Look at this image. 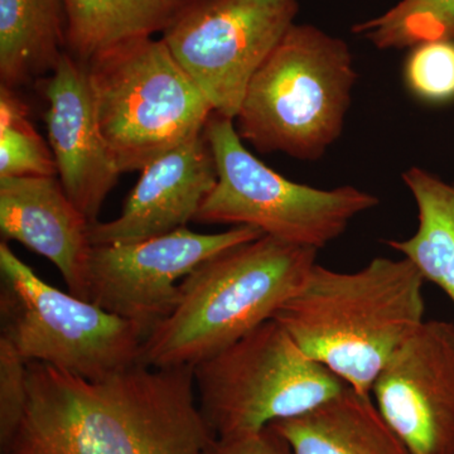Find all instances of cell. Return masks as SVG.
Masks as SVG:
<instances>
[{"label":"cell","mask_w":454,"mask_h":454,"mask_svg":"<svg viewBox=\"0 0 454 454\" xmlns=\"http://www.w3.org/2000/svg\"><path fill=\"white\" fill-rule=\"evenodd\" d=\"M215 438L193 366L134 365L86 380L28 363V400L0 454H203Z\"/></svg>","instance_id":"cell-1"},{"label":"cell","mask_w":454,"mask_h":454,"mask_svg":"<svg viewBox=\"0 0 454 454\" xmlns=\"http://www.w3.org/2000/svg\"><path fill=\"white\" fill-rule=\"evenodd\" d=\"M426 280L406 258L340 273L316 264L273 317L301 351L364 394L423 324Z\"/></svg>","instance_id":"cell-2"},{"label":"cell","mask_w":454,"mask_h":454,"mask_svg":"<svg viewBox=\"0 0 454 454\" xmlns=\"http://www.w3.org/2000/svg\"><path fill=\"white\" fill-rule=\"evenodd\" d=\"M316 255L262 235L206 260L179 284L177 306L146 336L140 364L195 366L223 351L276 316Z\"/></svg>","instance_id":"cell-3"},{"label":"cell","mask_w":454,"mask_h":454,"mask_svg":"<svg viewBox=\"0 0 454 454\" xmlns=\"http://www.w3.org/2000/svg\"><path fill=\"white\" fill-rule=\"evenodd\" d=\"M356 77L345 41L294 23L254 74L236 130L262 153L318 160L342 131Z\"/></svg>","instance_id":"cell-4"},{"label":"cell","mask_w":454,"mask_h":454,"mask_svg":"<svg viewBox=\"0 0 454 454\" xmlns=\"http://www.w3.org/2000/svg\"><path fill=\"white\" fill-rule=\"evenodd\" d=\"M88 71L98 127L121 173L142 172L201 136L214 113L162 38L119 44Z\"/></svg>","instance_id":"cell-5"},{"label":"cell","mask_w":454,"mask_h":454,"mask_svg":"<svg viewBox=\"0 0 454 454\" xmlns=\"http://www.w3.org/2000/svg\"><path fill=\"white\" fill-rule=\"evenodd\" d=\"M0 337L27 363L86 380H103L140 364L139 325L41 279L7 241L0 243Z\"/></svg>","instance_id":"cell-6"},{"label":"cell","mask_w":454,"mask_h":454,"mask_svg":"<svg viewBox=\"0 0 454 454\" xmlns=\"http://www.w3.org/2000/svg\"><path fill=\"white\" fill-rule=\"evenodd\" d=\"M217 182L197 212L200 223L252 226L262 234L318 252L379 200L356 187L318 190L295 184L245 148L234 119L212 113L203 129Z\"/></svg>","instance_id":"cell-7"},{"label":"cell","mask_w":454,"mask_h":454,"mask_svg":"<svg viewBox=\"0 0 454 454\" xmlns=\"http://www.w3.org/2000/svg\"><path fill=\"white\" fill-rule=\"evenodd\" d=\"M193 380L215 437L298 417L348 387L310 360L274 318L193 366Z\"/></svg>","instance_id":"cell-8"},{"label":"cell","mask_w":454,"mask_h":454,"mask_svg":"<svg viewBox=\"0 0 454 454\" xmlns=\"http://www.w3.org/2000/svg\"><path fill=\"white\" fill-rule=\"evenodd\" d=\"M298 11L297 0H190L160 38L214 113L235 121L254 74Z\"/></svg>","instance_id":"cell-9"},{"label":"cell","mask_w":454,"mask_h":454,"mask_svg":"<svg viewBox=\"0 0 454 454\" xmlns=\"http://www.w3.org/2000/svg\"><path fill=\"white\" fill-rule=\"evenodd\" d=\"M262 235L252 226L217 234L186 227L137 243L97 245L90 256V301L148 336L175 310L184 278L212 256Z\"/></svg>","instance_id":"cell-10"},{"label":"cell","mask_w":454,"mask_h":454,"mask_svg":"<svg viewBox=\"0 0 454 454\" xmlns=\"http://www.w3.org/2000/svg\"><path fill=\"white\" fill-rule=\"evenodd\" d=\"M373 402L411 454H454V324L424 321L376 379Z\"/></svg>","instance_id":"cell-11"},{"label":"cell","mask_w":454,"mask_h":454,"mask_svg":"<svg viewBox=\"0 0 454 454\" xmlns=\"http://www.w3.org/2000/svg\"><path fill=\"white\" fill-rule=\"evenodd\" d=\"M43 92L57 177L86 219L98 223L103 203L121 173L98 127L88 65L65 52Z\"/></svg>","instance_id":"cell-12"},{"label":"cell","mask_w":454,"mask_h":454,"mask_svg":"<svg viewBox=\"0 0 454 454\" xmlns=\"http://www.w3.org/2000/svg\"><path fill=\"white\" fill-rule=\"evenodd\" d=\"M140 173L121 216L90 226L92 247L137 243L186 229L217 182L216 162L203 133Z\"/></svg>","instance_id":"cell-13"},{"label":"cell","mask_w":454,"mask_h":454,"mask_svg":"<svg viewBox=\"0 0 454 454\" xmlns=\"http://www.w3.org/2000/svg\"><path fill=\"white\" fill-rule=\"evenodd\" d=\"M91 223L66 193L59 178H0V231L52 262L68 292L90 301Z\"/></svg>","instance_id":"cell-14"},{"label":"cell","mask_w":454,"mask_h":454,"mask_svg":"<svg viewBox=\"0 0 454 454\" xmlns=\"http://www.w3.org/2000/svg\"><path fill=\"white\" fill-rule=\"evenodd\" d=\"M294 454H411L372 399L346 387L307 413L270 424Z\"/></svg>","instance_id":"cell-15"},{"label":"cell","mask_w":454,"mask_h":454,"mask_svg":"<svg viewBox=\"0 0 454 454\" xmlns=\"http://www.w3.org/2000/svg\"><path fill=\"white\" fill-rule=\"evenodd\" d=\"M190 0H65L66 52L88 65L127 42L163 35Z\"/></svg>","instance_id":"cell-16"},{"label":"cell","mask_w":454,"mask_h":454,"mask_svg":"<svg viewBox=\"0 0 454 454\" xmlns=\"http://www.w3.org/2000/svg\"><path fill=\"white\" fill-rule=\"evenodd\" d=\"M65 52V0H0V85L52 73Z\"/></svg>","instance_id":"cell-17"},{"label":"cell","mask_w":454,"mask_h":454,"mask_svg":"<svg viewBox=\"0 0 454 454\" xmlns=\"http://www.w3.org/2000/svg\"><path fill=\"white\" fill-rule=\"evenodd\" d=\"M403 181L418 207L417 232L387 245L411 260L424 280L435 284L454 304V184L420 168L406 170Z\"/></svg>","instance_id":"cell-18"},{"label":"cell","mask_w":454,"mask_h":454,"mask_svg":"<svg viewBox=\"0 0 454 454\" xmlns=\"http://www.w3.org/2000/svg\"><path fill=\"white\" fill-rule=\"evenodd\" d=\"M352 31L380 50L454 41V0H400L387 13L355 26Z\"/></svg>","instance_id":"cell-19"},{"label":"cell","mask_w":454,"mask_h":454,"mask_svg":"<svg viewBox=\"0 0 454 454\" xmlns=\"http://www.w3.org/2000/svg\"><path fill=\"white\" fill-rule=\"evenodd\" d=\"M55 157L16 89L0 85V178L52 177Z\"/></svg>","instance_id":"cell-20"},{"label":"cell","mask_w":454,"mask_h":454,"mask_svg":"<svg viewBox=\"0 0 454 454\" xmlns=\"http://www.w3.org/2000/svg\"><path fill=\"white\" fill-rule=\"evenodd\" d=\"M409 89L428 101L454 98V41H432L413 47L405 66Z\"/></svg>","instance_id":"cell-21"},{"label":"cell","mask_w":454,"mask_h":454,"mask_svg":"<svg viewBox=\"0 0 454 454\" xmlns=\"http://www.w3.org/2000/svg\"><path fill=\"white\" fill-rule=\"evenodd\" d=\"M28 400V363L0 337V447L5 446L22 419Z\"/></svg>","instance_id":"cell-22"},{"label":"cell","mask_w":454,"mask_h":454,"mask_svg":"<svg viewBox=\"0 0 454 454\" xmlns=\"http://www.w3.org/2000/svg\"><path fill=\"white\" fill-rule=\"evenodd\" d=\"M203 454H294L289 442L273 426L212 438Z\"/></svg>","instance_id":"cell-23"}]
</instances>
